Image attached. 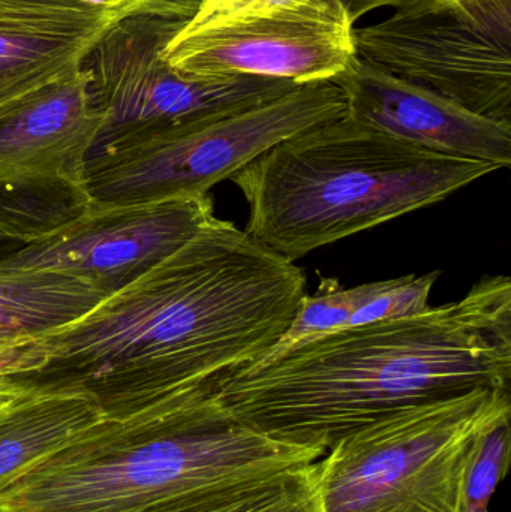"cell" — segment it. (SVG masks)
Returning <instances> with one entry per match:
<instances>
[{"instance_id": "1", "label": "cell", "mask_w": 511, "mask_h": 512, "mask_svg": "<svg viewBox=\"0 0 511 512\" xmlns=\"http://www.w3.org/2000/svg\"><path fill=\"white\" fill-rule=\"evenodd\" d=\"M305 294L296 262L215 218L83 318L2 346L0 390L84 391L126 417L254 363Z\"/></svg>"}, {"instance_id": "2", "label": "cell", "mask_w": 511, "mask_h": 512, "mask_svg": "<svg viewBox=\"0 0 511 512\" xmlns=\"http://www.w3.org/2000/svg\"><path fill=\"white\" fill-rule=\"evenodd\" d=\"M511 388V280L488 276L462 300L345 327L263 354L218 384L254 432L327 453L399 409Z\"/></svg>"}, {"instance_id": "3", "label": "cell", "mask_w": 511, "mask_h": 512, "mask_svg": "<svg viewBox=\"0 0 511 512\" xmlns=\"http://www.w3.org/2000/svg\"><path fill=\"white\" fill-rule=\"evenodd\" d=\"M207 382L105 418L0 489V512H161L224 484L311 465L314 448L240 423Z\"/></svg>"}, {"instance_id": "4", "label": "cell", "mask_w": 511, "mask_h": 512, "mask_svg": "<svg viewBox=\"0 0 511 512\" xmlns=\"http://www.w3.org/2000/svg\"><path fill=\"white\" fill-rule=\"evenodd\" d=\"M498 170L429 152L345 114L275 144L230 180L249 206L246 233L296 262Z\"/></svg>"}, {"instance_id": "5", "label": "cell", "mask_w": 511, "mask_h": 512, "mask_svg": "<svg viewBox=\"0 0 511 512\" xmlns=\"http://www.w3.org/2000/svg\"><path fill=\"white\" fill-rule=\"evenodd\" d=\"M347 113L333 81L222 116L153 126L99 144L86 165L92 209L204 197L275 144Z\"/></svg>"}, {"instance_id": "6", "label": "cell", "mask_w": 511, "mask_h": 512, "mask_svg": "<svg viewBox=\"0 0 511 512\" xmlns=\"http://www.w3.org/2000/svg\"><path fill=\"white\" fill-rule=\"evenodd\" d=\"M511 412V390L399 409L333 445L317 468L324 512H459L477 439Z\"/></svg>"}, {"instance_id": "7", "label": "cell", "mask_w": 511, "mask_h": 512, "mask_svg": "<svg viewBox=\"0 0 511 512\" xmlns=\"http://www.w3.org/2000/svg\"><path fill=\"white\" fill-rule=\"evenodd\" d=\"M105 113L83 66L0 107V237L29 245L92 210L86 165Z\"/></svg>"}, {"instance_id": "8", "label": "cell", "mask_w": 511, "mask_h": 512, "mask_svg": "<svg viewBox=\"0 0 511 512\" xmlns=\"http://www.w3.org/2000/svg\"><path fill=\"white\" fill-rule=\"evenodd\" d=\"M356 57L511 125V0H410L354 27Z\"/></svg>"}, {"instance_id": "9", "label": "cell", "mask_w": 511, "mask_h": 512, "mask_svg": "<svg viewBox=\"0 0 511 512\" xmlns=\"http://www.w3.org/2000/svg\"><path fill=\"white\" fill-rule=\"evenodd\" d=\"M185 23L159 15H129L87 54L83 69L96 104L105 113L93 149L137 129L246 110L299 87L273 78L194 77L174 71L162 51Z\"/></svg>"}, {"instance_id": "10", "label": "cell", "mask_w": 511, "mask_h": 512, "mask_svg": "<svg viewBox=\"0 0 511 512\" xmlns=\"http://www.w3.org/2000/svg\"><path fill=\"white\" fill-rule=\"evenodd\" d=\"M162 57L174 71L194 77L324 83L356 59L354 26L338 0H285L206 23L186 21Z\"/></svg>"}, {"instance_id": "11", "label": "cell", "mask_w": 511, "mask_h": 512, "mask_svg": "<svg viewBox=\"0 0 511 512\" xmlns=\"http://www.w3.org/2000/svg\"><path fill=\"white\" fill-rule=\"evenodd\" d=\"M215 218L209 195L92 209L0 264L63 271L110 297L183 248Z\"/></svg>"}, {"instance_id": "12", "label": "cell", "mask_w": 511, "mask_h": 512, "mask_svg": "<svg viewBox=\"0 0 511 512\" xmlns=\"http://www.w3.org/2000/svg\"><path fill=\"white\" fill-rule=\"evenodd\" d=\"M333 83L344 93L347 116L429 152L511 165V125L473 113L443 96L354 59Z\"/></svg>"}, {"instance_id": "13", "label": "cell", "mask_w": 511, "mask_h": 512, "mask_svg": "<svg viewBox=\"0 0 511 512\" xmlns=\"http://www.w3.org/2000/svg\"><path fill=\"white\" fill-rule=\"evenodd\" d=\"M129 15L81 0H0V107L77 72Z\"/></svg>"}, {"instance_id": "14", "label": "cell", "mask_w": 511, "mask_h": 512, "mask_svg": "<svg viewBox=\"0 0 511 512\" xmlns=\"http://www.w3.org/2000/svg\"><path fill=\"white\" fill-rule=\"evenodd\" d=\"M107 418L78 390H0V489Z\"/></svg>"}, {"instance_id": "15", "label": "cell", "mask_w": 511, "mask_h": 512, "mask_svg": "<svg viewBox=\"0 0 511 512\" xmlns=\"http://www.w3.org/2000/svg\"><path fill=\"white\" fill-rule=\"evenodd\" d=\"M105 298L63 271L0 264V348L65 327Z\"/></svg>"}, {"instance_id": "16", "label": "cell", "mask_w": 511, "mask_h": 512, "mask_svg": "<svg viewBox=\"0 0 511 512\" xmlns=\"http://www.w3.org/2000/svg\"><path fill=\"white\" fill-rule=\"evenodd\" d=\"M161 512H324L317 468L297 466L224 484Z\"/></svg>"}, {"instance_id": "17", "label": "cell", "mask_w": 511, "mask_h": 512, "mask_svg": "<svg viewBox=\"0 0 511 512\" xmlns=\"http://www.w3.org/2000/svg\"><path fill=\"white\" fill-rule=\"evenodd\" d=\"M396 280L398 277L342 288L336 279H323L314 295H303L293 321L267 352L276 354L287 351L306 340L342 330L347 327L354 310L395 285Z\"/></svg>"}, {"instance_id": "18", "label": "cell", "mask_w": 511, "mask_h": 512, "mask_svg": "<svg viewBox=\"0 0 511 512\" xmlns=\"http://www.w3.org/2000/svg\"><path fill=\"white\" fill-rule=\"evenodd\" d=\"M511 412L501 415L477 439L462 481L459 512H488L510 466Z\"/></svg>"}, {"instance_id": "19", "label": "cell", "mask_w": 511, "mask_h": 512, "mask_svg": "<svg viewBox=\"0 0 511 512\" xmlns=\"http://www.w3.org/2000/svg\"><path fill=\"white\" fill-rule=\"evenodd\" d=\"M440 276V271H431L423 276L410 274V276L398 277L395 285L354 310L347 327L408 318V316L425 312L431 307L429 297Z\"/></svg>"}, {"instance_id": "20", "label": "cell", "mask_w": 511, "mask_h": 512, "mask_svg": "<svg viewBox=\"0 0 511 512\" xmlns=\"http://www.w3.org/2000/svg\"><path fill=\"white\" fill-rule=\"evenodd\" d=\"M282 2H285V0H219L210 8L195 12L194 17L188 20V23L201 24L210 20H218V18L248 14V12L261 11V9L270 8V6Z\"/></svg>"}, {"instance_id": "21", "label": "cell", "mask_w": 511, "mask_h": 512, "mask_svg": "<svg viewBox=\"0 0 511 512\" xmlns=\"http://www.w3.org/2000/svg\"><path fill=\"white\" fill-rule=\"evenodd\" d=\"M347 14L348 20L354 27L359 20H362L369 12L377 11L381 8H398L410 0H338Z\"/></svg>"}, {"instance_id": "22", "label": "cell", "mask_w": 511, "mask_h": 512, "mask_svg": "<svg viewBox=\"0 0 511 512\" xmlns=\"http://www.w3.org/2000/svg\"><path fill=\"white\" fill-rule=\"evenodd\" d=\"M23 246L24 245H21V243L12 242V240H6L0 237V261L9 258V256L15 254V252L20 251Z\"/></svg>"}, {"instance_id": "23", "label": "cell", "mask_w": 511, "mask_h": 512, "mask_svg": "<svg viewBox=\"0 0 511 512\" xmlns=\"http://www.w3.org/2000/svg\"><path fill=\"white\" fill-rule=\"evenodd\" d=\"M219 0H201L200 8H198V11H201V9H207L210 8V6L215 5V3H218Z\"/></svg>"}]
</instances>
